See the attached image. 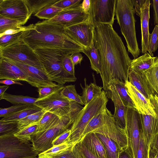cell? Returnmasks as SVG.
Here are the masks:
<instances>
[{"mask_svg":"<svg viewBox=\"0 0 158 158\" xmlns=\"http://www.w3.org/2000/svg\"><path fill=\"white\" fill-rule=\"evenodd\" d=\"M93 41L101 58L100 74L104 90L112 80L118 79L124 83L128 81L131 60L122 39L113 25H95Z\"/></svg>","mask_w":158,"mask_h":158,"instance_id":"1","label":"cell"},{"mask_svg":"<svg viewBox=\"0 0 158 158\" xmlns=\"http://www.w3.org/2000/svg\"><path fill=\"white\" fill-rule=\"evenodd\" d=\"M21 39L34 50L39 48H57L72 54L82 52L85 48L67 35L64 27L46 20L31 24L24 31Z\"/></svg>","mask_w":158,"mask_h":158,"instance_id":"2","label":"cell"},{"mask_svg":"<svg viewBox=\"0 0 158 158\" xmlns=\"http://www.w3.org/2000/svg\"><path fill=\"white\" fill-rule=\"evenodd\" d=\"M34 51L52 81L63 85L67 82L76 81L75 76L68 73L62 65L63 59L72 54L70 52L63 49L50 48H39Z\"/></svg>","mask_w":158,"mask_h":158,"instance_id":"3","label":"cell"},{"mask_svg":"<svg viewBox=\"0 0 158 158\" xmlns=\"http://www.w3.org/2000/svg\"><path fill=\"white\" fill-rule=\"evenodd\" d=\"M135 13L131 0H116V19L126 40L128 51L134 59L138 57L141 52L136 39Z\"/></svg>","mask_w":158,"mask_h":158,"instance_id":"4","label":"cell"},{"mask_svg":"<svg viewBox=\"0 0 158 158\" xmlns=\"http://www.w3.org/2000/svg\"><path fill=\"white\" fill-rule=\"evenodd\" d=\"M108 101L105 90L95 97L83 107L77 116L70 129L71 134L69 142H79L84 130L88 123L105 107Z\"/></svg>","mask_w":158,"mask_h":158,"instance_id":"5","label":"cell"},{"mask_svg":"<svg viewBox=\"0 0 158 158\" xmlns=\"http://www.w3.org/2000/svg\"><path fill=\"white\" fill-rule=\"evenodd\" d=\"M60 92L38 99L34 105L62 118H69L78 114L83 107L76 102L62 96Z\"/></svg>","mask_w":158,"mask_h":158,"instance_id":"6","label":"cell"},{"mask_svg":"<svg viewBox=\"0 0 158 158\" xmlns=\"http://www.w3.org/2000/svg\"><path fill=\"white\" fill-rule=\"evenodd\" d=\"M0 57L34 66L45 71L37 54L22 39L11 45L0 49Z\"/></svg>","mask_w":158,"mask_h":158,"instance_id":"7","label":"cell"},{"mask_svg":"<svg viewBox=\"0 0 158 158\" xmlns=\"http://www.w3.org/2000/svg\"><path fill=\"white\" fill-rule=\"evenodd\" d=\"M39 154L30 142H22L14 135L0 137V158H36Z\"/></svg>","mask_w":158,"mask_h":158,"instance_id":"8","label":"cell"},{"mask_svg":"<svg viewBox=\"0 0 158 158\" xmlns=\"http://www.w3.org/2000/svg\"><path fill=\"white\" fill-rule=\"evenodd\" d=\"M78 115L65 119L60 123L52 128L36 132L33 135L31 136L30 141L33 149L40 153L52 147V141L69 129Z\"/></svg>","mask_w":158,"mask_h":158,"instance_id":"9","label":"cell"},{"mask_svg":"<svg viewBox=\"0 0 158 158\" xmlns=\"http://www.w3.org/2000/svg\"><path fill=\"white\" fill-rule=\"evenodd\" d=\"M141 130L139 114L135 108L127 107L125 128L127 142L126 150L132 158H137Z\"/></svg>","mask_w":158,"mask_h":158,"instance_id":"10","label":"cell"},{"mask_svg":"<svg viewBox=\"0 0 158 158\" xmlns=\"http://www.w3.org/2000/svg\"><path fill=\"white\" fill-rule=\"evenodd\" d=\"M116 0H90L89 18L94 26L113 25L114 20Z\"/></svg>","mask_w":158,"mask_h":158,"instance_id":"11","label":"cell"},{"mask_svg":"<svg viewBox=\"0 0 158 158\" xmlns=\"http://www.w3.org/2000/svg\"><path fill=\"white\" fill-rule=\"evenodd\" d=\"M92 132L102 134L112 139L122 151L127 149V142L125 130L119 126L113 115L107 108L102 125Z\"/></svg>","mask_w":158,"mask_h":158,"instance_id":"12","label":"cell"},{"mask_svg":"<svg viewBox=\"0 0 158 158\" xmlns=\"http://www.w3.org/2000/svg\"><path fill=\"white\" fill-rule=\"evenodd\" d=\"M0 15L25 24L31 15L24 0H1Z\"/></svg>","mask_w":158,"mask_h":158,"instance_id":"13","label":"cell"},{"mask_svg":"<svg viewBox=\"0 0 158 158\" xmlns=\"http://www.w3.org/2000/svg\"><path fill=\"white\" fill-rule=\"evenodd\" d=\"M94 25L89 18L78 24L64 28L65 32L72 39L85 48L93 42Z\"/></svg>","mask_w":158,"mask_h":158,"instance_id":"14","label":"cell"},{"mask_svg":"<svg viewBox=\"0 0 158 158\" xmlns=\"http://www.w3.org/2000/svg\"><path fill=\"white\" fill-rule=\"evenodd\" d=\"M10 60L26 74L27 77L26 82L32 86L39 89L44 87L54 86L56 84L50 79L45 70L34 66Z\"/></svg>","mask_w":158,"mask_h":158,"instance_id":"15","label":"cell"},{"mask_svg":"<svg viewBox=\"0 0 158 158\" xmlns=\"http://www.w3.org/2000/svg\"><path fill=\"white\" fill-rule=\"evenodd\" d=\"M89 18V15L83 10L81 3L73 8L64 10L53 18L47 22L59 24L64 28L84 22Z\"/></svg>","mask_w":158,"mask_h":158,"instance_id":"16","label":"cell"},{"mask_svg":"<svg viewBox=\"0 0 158 158\" xmlns=\"http://www.w3.org/2000/svg\"><path fill=\"white\" fill-rule=\"evenodd\" d=\"M125 85L135 109L139 114L157 116L158 110L155 104L140 93L128 81L125 82Z\"/></svg>","mask_w":158,"mask_h":158,"instance_id":"17","label":"cell"},{"mask_svg":"<svg viewBox=\"0 0 158 158\" xmlns=\"http://www.w3.org/2000/svg\"><path fill=\"white\" fill-rule=\"evenodd\" d=\"M108 98L113 102L115 110L113 116L119 126L124 129L126 126V115L127 107L123 104L115 86L110 83L105 91Z\"/></svg>","mask_w":158,"mask_h":158,"instance_id":"18","label":"cell"},{"mask_svg":"<svg viewBox=\"0 0 158 158\" xmlns=\"http://www.w3.org/2000/svg\"><path fill=\"white\" fill-rule=\"evenodd\" d=\"M0 79L27 81V77L18 66L8 59L0 57Z\"/></svg>","mask_w":158,"mask_h":158,"instance_id":"19","label":"cell"},{"mask_svg":"<svg viewBox=\"0 0 158 158\" xmlns=\"http://www.w3.org/2000/svg\"><path fill=\"white\" fill-rule=\"evenodd\" d=\"M139 115L141 130L150 149L153 139L158 131V114L156 117L141 114Z\"/></svg>","mask_w":158,"mask_h":158,"instance_id":"20","label":"cell"},{"mask_svg":"<svg viewBox=\"0 0 158 158\" xmlns=\"http://www.w3.org/2000/svg\"><path fill=\"white\" fill-rule=\"evenodd\" d=\"M151 4L150 0H146L141 9L140 16L141 31L142 53L147 52L148 45V39L150 34L149 23L150 17V7Z\"/></svg>","mask_w":158,"mask_h":158,"instance_id":"21","label":"cell"},{"mask_svg":"<svg viewBox=\"0 0 158 158\" xmlns=\"http://www.w3.org/2000/svg\"><path fill=\"white\" fill-rule=\"evenodd\" d=\"M128 79L129 82L140 93L155 104L154 96L143 73H139L133 70H129Z\"/></svg>","mask_w":158,"mask_h":158,"instance_id":"22","label":"cell"},{"mask_svg":"<svg viewBox=\"0 0 158 158\" xmlns=\"http://www.w3.org/2000/svg\"><path fill=\"white\" fill-rule=\"evenodd\" d=\"M81 141L90 151L100 158H107L106 149L101 140L95 133L90 132Z\"/></svg>","mask_w":158,"mask_h":158,"instance_id":"23","label":"cell"},{"mask_svg":"<svg viewBox=\"0 0 158 158\" xmlns=\"http://www.w3.org/2000/svg\"><path fill=\"white\" fill-rule=\"evenodd\" d=\"M158 58L152 56L148 52L145 53L139 57L131 60L129 70L142 74L153 65Z\"/></svg>","mask_w":158,"mask_h":158,"instance_id":"24","label":"cell"},{"mask_svg":"<svg viewBox=\"0 0 158 158\" xmlns=\"http://www.w3.org/2000/svg\"><path fill=\"white\" fill-rule=\"evenodd\" d=\"M77 142H65L61 144L53 146L47 150L40 153L38 158H55L72 151Z\"/></svg>","mask_w":158,"mask_h":158,"instance_id":"25","label":"cell"},{"mask_svg":"<svg viewBox=\"0 0 158 158\" xmlns=\"http://www.w3.org/2000/svg\"><path fill=\"white\" fill-rule=\"evenodd\" d=\"M67 118H62L53 113L46 111L38 123V128L36 132L44 131L52 128Z\"/></svg>","mask_w":158,"mask_h":158,"instance_id":"26","label":"cell"},{"mask_svg":"<svg viewBox=\"0 0 158 158\" xmlns=\"http://www.w3.org/2000/svg\"><path fill=\"white\" fill-rule=\"evenodd\" d=\"M84 80L85 87H83L81 84L80 85L83 90L81 98L84 105L85 106L95 97L102 93L103 87L97 85L95 80L94 82L91 83L89 85L86 83V78H84Z\"/></svg>","mask_w":158,"mask_h":158,"instance_id":"27","label":"cell"},{"mask_svg":"<svg viewBox=\"0 0 158 158\" xmlns=\"http://www.w3.org/2000/svg\"><path fill=\"white\" fill-rule=\"evenodd\" d=\"M143 74L153 94L158 97V58L153 65Z\"/></svg>","mask_w":158,"mask_h":158,"instance_id":"28","label":"cell"},{"mask_svg":"<svg viewBox=\"0 0 158 158\" xmlns=\"http://www.w3.org/2000/svg\"><path fill=\"white\" fill-rule=\"evenodd\" d=\"M43 110L34 105H30L27 108L3 117L0 120L6 122H18L32 114Z\"/></svg>","mask_w":158,"mask_h":158,"instance_id":"29","label":"cell"},{"mask_svg":"<svg viewBox=\"0 0 158 158\" xmlns=\"http://www.w3.org/2000/svg\"><path fill=\"white\" fill-rule=\"evenodd\" d=\"M95 133L104 145L107 158H118L120 153L122 151L115 142L107 136Z\"/></svg>","mask_w":158,"mask_h":158,"instance_id":"30","label":"cell"},{"mask_svg":"<svg viewBox=\"0 0 158 158\" xmlns=\"http://www.w3.org/2000/svg\"><path fill=\"white\" fill-rule=\"evenodd\" d=\"M82 52L86 55L89 58L92 69L95 71L97 73H100L101 67V58L94 46V42L90 47L85 48Z\"/></svg>","mask_w":158,"mask_h":158,"instance_id":"31","label":"cell"},{"mask_svg":"<svg viewBox=\"0 0 158 158\" xmlns=\"http://www.w3.org/2000/svg\"><path fill=\"white\" fill-rule=\"evenodd\" d=\"M110 82L115 86L124 106L126 107L135 108V105L129 94L125 83L118 79L112 80Z\"/></svg>","mask_w":158,"mask_h":158,"instance_id":"32","label":"cell"},{"mask_svg":"<svg viewBox=\"0 0 158 158\" xmlns=\"http://www.w3.org/2000/svg\"><path fill=\"white\" fill-rule=\"evenodd\" d=\"M106 108V106L105 107L88 123L81 136L80 140L87 134L93 132L102 126Z\"/></svg>","mask_w":158,"mask_h":158,"instance_id":"33","label":"cell"},{"mask_svg":"<svg viewBox=\"0 0 158 158\" xmlns=\"http://www.w3.org/2000/svg\"><path fill=\"white\" fill-rule=\"evenodd\" d=\"M31 15H35L45 7L52 5L58 0H24Z\"/></svg>","mask_w":158,"mask_h":158,"instance_id":"34","label":"cell"},{"mask_svg":"<svg viewBox=\"0 0 158 158\" xmlns=\"http://www.w3.org/2000/svg\"><path fill=\"white\" fill-rule=\"evenodd\" d=\"M2 99L15 105H33L38 99L28 96L14 95L5 92L0 100Z\"/></svg>","mask_w":158,"mask_h":158,"instance_id":"35","label":"cell"},{"mask_svg":"<svg viewBox=\"0 0 158 158\" xmlns=\"http://www.w3.org/2000/svg\"><path fill=\"white\" fill-rule=\"evenodd\" d=\"M46 111L42 110L38 112L32 114L18 121L19 130L30 126L38 124Z\"/></svg>","mask_w":158,"mask_h":158,"instance_id":"36","label":"cell"},{"mask_svg":"<svg viewBox=\"0 0 158 158\" xmlns=\"http://www.w3.org/2000/svg\"><path fill=\"white\" fill-rule=\"evenodd\" d=\"M63 10L52 5L45 7L34 15L40 19L49 20L54 18Z\"/></svg>","mask_w":158,"mask_h":158,"instance_id":"37","label":"cell"},{"mask_svg":"<svg viewBox=\"0 0 158 158\" xmlns=\"http://www.w3.org/2000/svg\"><path fill=\"white\" fill-rule=\"evenodd\" d=\"M38 128V124H36L19 131L13 135L22 142H29L31 136L37 132Z\"/></svg>","mask_w":158,"mask_h":158,"instance_id":"38","label":"cell"},{"mask_svg":"<svg viewBox=\"0 0 158 158\" xmlns=\"http://www.w3.org/2000/svg\"><path fill=\"white\" fill-rule=\"evenodd\" d=\"M60 95L66 98L74 101L83 105V102L80 96L77 93L74 85H70L64 86L60 92Z\"/></svg>","mask_w":158,"mask_h":158,"instance_id":"39","label":"cell"},{"mask_svg":"<svg viewBox=\"0 0 158 158\" xmlns=\"http://www.w3.org/2000/svg\"><path fill=\"white\" fill-rule=\"evenodd\" d=\"M18 122L0 120V137L13 135L19 130Z\"/></svg>","mask_w":158,"mask_h":158,"instance_id":"40","label":"cell"},{"mask_svg":"<svg viewBox=\"0 0 158 158\" xmlns=\"http://www.w3.org/2000/svg\"><path fill=\"white\" fill-rule=\"evenodd\" d=\"M24 31L16 34L5 35L0 37V49L14 44L21 40Z\"/></svg>","mask_w":158,"mask_h":158,"instance_id":"41","label":"cell"},{"mask_svg":"<svg viewBox=\"0 0 158 158\" xmlns=\"http://www.w3.org/2000/svg\"><path fill=\"white\" fill-rule=\"evenodd\" d=\"M64 86L59 84L54 86L43 87L38 89L39 97L38 100L43 99L55 93L60 92Z\"/></svg>","mask_w":158,"mask_h":158,"instance_id":"42","label":"cell"},{"mask_svg":"<svg viewBox=\"0 0 158 158\" xmlns=\"http://www.w3.org/2000/svg\"><path fill=\"white\" fill-rule=\"evenodd\" d=\"M23 25L19 21L0 15V34L9 28Z\"/></svg>","mask_w":158,"mask_h":158,"instance_id":"43","label":"cell"},{"mask_svg":"<svg viewBox=\"0 0 158 158\" xmlns=\"http://www.w3.org/2000/svg\"><path fill=\"white\" fill-rule=\"evenodd\" d=\"M158 47V25H156L152 32L150 34L148 39V51L153 57V53L157 50Z\"/></svg>","mask_w":158,"mask_h":158,"instance_id":"44","label":"cell"},{"mask_svg":"<svg viewBox=\"0 0 158 158\" xmlns=\"http://www.w3.org/2000/svg\"><path fill=\"white\" fill-rule=\"evenodd\" d=\"M150 149L141 130L139 143L137 152V158H149Z\"/></svg>","mask_w":158,"mask_h":158,"instance_id":"45","label":"cell"},{"mask_svg":"<svg viewBox=\"0 0 158 158\" xmlns=\"http://www.w3.org/2000/svg\"><path fill=\"white\" fill-rule=\"evenodd\" d=\"M82 0H59L53 5L63 10L77 7L82 2Z\"/></svg>","mask_w":158,"mask_h":158,"instance_id":"46","label":"cell"},{"mask_svg":"<svg viewBox=\"0 0 158 158\" xmlns=\"http://www.w3.org/2000/svg\"><path fill=\"white\" fill-rule=\"evenodd\" d=\"M30 105H16L6 108H0V117H4L23 109Z\"/></svg>","mask_w":158,"mask_h":158,"instance_id":"47","label":"cell"},{"mask_svg":"<svg viewBox=\"0 0 158 158\" xmlns=\"http://www.w3.org/2000/svg\"><path fill=\"white\" fill-rule=\"evenodd\" d=\"M75 146L87 158H100L88 149L81 141Z\"/></svg>","mask_w":158,"mask_h":158,"instance_id":"48","label":"cell"},{"mask_svg":"<svg viewBox=\"0 0 158 158\" xmlns=\"http://www.w3.org/2000/svg\"><path fill=\"white\" fill-rule=\"evenodd\" d=\"M63 66L64 69L71 75H75L74 66L71 60L70 55L65 56L62 61Z\"/></svg>","mask_w":158,"mask_h":158,"instance_id":"49","label":"cell"},{"mask_svg":"<svg viewBox=\"0 0 158 158\" xmlns=\"http://www.w3.org/2000/svg\"><path fill=\"white\" fill-rule=\"evenodd\" d=\"M71 134L70 129H69L65 132L57 137L52 142L53 146L57 145L65 142H68V140Z\"/></svg>","mask_w":158,"mask_h":158,"instance_id":"50","label":"cell"},{"mask_svg":"<svg viewBox=\"0 0 158 158\" xmlns=\"http://www.w3.org/2000/svg\"><path fill=\"white\" fill-rule=\"evenodd\" d=\"M30 26L31 25L27 26H17L9 28L0 34V37L5 35L14 34L22 31H24L28 30Z\"/></svg>","mask_w":158,"mask_h":158,"instance_id":"51","label":"cell"},{"mask_svg":"<svg viewBox=\"0 0 158 158\" xmlns=\"http://www.w3.org/2000/svg\"><path fill=\"white\" fill-rule=\"evenodd\" d=\"M135 12L136 14L140 17L141 9L145 3L146 0H131Z\"/></svg>","mask_w":158,"mask_h":158,"instance_id":"52","label":"cell"},{"mask_svg":"<svg viewBox=\"0 0 158 158\" xmlns=\"http://www.w3.org/2000/svg\"><path fill=\"white\" fill-rule=\"evenodd\" d=\"M80 52H76L70 55V58L74 66L78 64H80L83 58Z\"/></svg>","mask_w":158,"mask_h":158,"instance_id":"53","label":"cell"},{"mask_svg":"<svg viewBox=\"0 0 158 158\" xmlns=\"http://www.w3.org/2000/svg\"><path fill=\"white\" fill-rule=\"evenodd\" d=\"M152 2L154 12V25H158V0H153Z\"/></svg>","mask_w":158,"mask_h":158,"instance_id":"54","label":"cell"},{"mask_svg":"<svg viewBox=\"0 0 158 158\" xmlns=\"http://www.w3.org/2000/svg\"><path fill=\"white\" fill-rule=\"evenodd\" d=\"M155 152H158V131L153 137L150 149Z\"/></svg>","mask_w":158,"mask_h":158,"instance_id":"55","label":"cell"},{"mask_svg":"<svg viewBox=\"0 0 158 158\" xmlns=\"http://www.w3.org/2000/svg\"><path fill=\"white\" fill-rule=\"evenodd\" d=\"M81 7L84 11L89 15L90 8V0H84L81 3Z\"/></svg>","mask_w":158,"mask_h":158,"instance_id":"56","label":"cell"},{"mask_svg":"<svg viewBox=\"0 0 158 158\" xmlns=\"http://www.w3.org/2000/svg\"><path fill=\"white\" fill-rule=\"evenodd\" d=\"M0 83L1 84H4L7 85H10L13 84H18L20 85H23V84L19 82L11 79H5L3 80H0Z\"/></svg>","mask_w":158,"mask_h":158,"instance_id":"57","label":"cell"},{"mask_svg":"<svg viewBox=\"0 0 158 158\" xmlns=\"http://www.w3.org/2000/svg\"><path fill=\"white\" fill-rule=\"evenodd\" d=\"M55 158H76V157L73 150L72 151Z\"/></svg>","mask_w":158,"mask_h":158,"instance_id":"58","label":"cell"},{"mask_svg":"<svg viewBox=\"0 0 158 158\" xmlns=\"http://www.w3.org/2000/svg\"><path fill=\"white\" fill-rule=\"evenodd\" d=\"M73 151L76 158H87L75 146L73 148Z\"/></svg>","mask_w":158,"mask_h":158,"instance_id":"59","label":"cell"},{"mask_svg":"<svg viewBox=\"0 0 158 158\" xmlns=\"http://www.w3.org/2000/svg\"><path fill=\"white\" fill-rule=\"evenodd\" d=\"M118 158H132L131 156L125 150L122 151L120 153Z\"/></svg>","mask_w":158,"mask_h":158,"instance_id":"60","label":"cell"},{"mask_svg":"<svg viewBox=\"0 0 158 158\" xmlns=\"http://www.w3.org/2000/svg\"><path fill=\"white\" fill-rule=\"evenodd\" d=\"M8 87L9 86L7 85L0 86V99L2 97L5 91Z\"/></svg>","mask_w":158,"mask_h":158,"instance_id":"61","label":"cell"},{"mask_svg":"<svg viewBox=\"0 0 158 158\" xmlns=\"http://www.w3.org/2000/svg\"><path fill=\"white\" fill-rule=\"evenodd\" d=\"M149 158H158V152H155L150 149L149 153Z\"/></svg>","mask_w":158,"mask_h":158,"instance_id":"62","label":"cell"},{"mask_svg":"<svg viewBox=\"0 0 158 158\" xmlns=\"http://www.w3.org/2000/svg\"><path fill=\"white\" fill-rule=\"evenodd\" d=\"M155 103L158 110V97L156 96H154Z\"/></svg>","mask_w":158,"mask_h":158,"instance_id":"63","label":"cell"},{"mask_svg":"<svg viewBox=\"0 0 158 158\" xmlns=\"http://www.w3.org/2000/svg\"><path fill=\"white\" fill-rule=\"evenodd\" d=\"M36 158H38V157Z\"/></svg>","mask_w":158,"mask_h":158,"instance_id":"64","label":"cell"}]
</instances>
